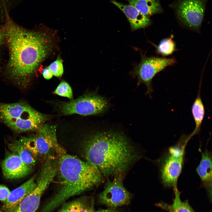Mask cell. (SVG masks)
Masks as SVG:
<instances>
[{
	"mask_svg": "<svg viewBox=\"0 0 212 212\" xmlns=\"http://www.w3.org/2000/svg\"><path fill=\"white\" fill-rule=\"evenodd\" d=\"M201 85H200L197 95L191 107L195 127L193 131L190 134L191 137L199 132L205 116V107L201 96Z\"/></svg>",
	"mask_w": 212,
	"mask_h": 212,
	"instance_id": "18",
	"label": "cell"
},
{
	"mask_svg": "<svg viewBox=\"0 0 212 212\" xmlns=\"http://www.w3.org/2000/svg\"><path fill=\"white\" fill-rule=\"evenodd\" d=\"M33 136L37 156L46 158L56 153L61 155L66 153L59 143L56 134V127L52 125L44 124L37 130Z\"/></svg>",
	"mask_w": 212,
	"mask_h": 212,
	"instance_id": "10",
	"label": "cell"
},
{
	"mask_svg": "<svg viewBox=\"0 0 212 212\" xmlns=\"http://www.w3.org/2000/svg\"><path fill=\"white\" fill-rule=\"evenodd\" d=\"M173 36L162 39L158 45L150 42L155 47L156 53L165 57L170 55L176 50V44Z\"/></svg>",
	"mask_w": 212,
	"mask_h": 212,
	"instance_id": "20",
	"label": "cell"
},
{
	"mask_svg": "<svg viewBox=\"0 0 212 212\" xmlns=\"http://www.w3.org/2000/svg\"><path fill=\"white\" fill-rule=\"evenodd\" d=\"M42 75L47 80L50 79L53 75L52 72L48 67L44 69L42 72Z\"/></svg>",
	"mask_w": 212,
	"mask_h": 212,
	"instance_id": "27",
	"label": "cell"
},
{
	"mask_svg": "<svg viewBox=\"0 0 212 212\" xmlns=\"http://www.w3.org/2000/svg\"><path fill=\"white\" fill-rule=\"evenodd\" d=\"M124 175H116L111 180L107 178L104 190L99 195L101 203L115 208L129 203L132 195L123 185Z\"/></svg>",
	"mask_w": 212,
	"mask_h": 212,
	"instance_id": "9",
	"label": "cell"
},
{
	"mask_svg": "<svg viewBox=\"0 0 212 212\" xmlns=\"http://www.w3.org/2000/svg\"><path fill=\"white\" fill-rule=\"evenodd\" d=\"M55 94L62 97L72 99L73 93L72 88L66 82L63 81L61 82L54 92Z\"/></svg>",
	"mask_w": 212,
	"mask_h": 212,
	"instance_id": "23",
	"label": "cell"
},
{
	"mask_svg": "<svg viewBox=\"0 0 212 212\" xmlns=\"http://www.w3.org/2000/svg\"><path fill=\"white\" fill-rule=\"evenodd\" d=\"M48 67L53 75L56 77H60L63 74V65L62 61L59 59H57L51 63Z\"/></svg>",
	"mask_w": 212,
	"mask_h": 212,
	"instance_id": "24",
	"label": "cell"
},
{
	"mask_svg": "<svg viewBox=\"0 0 212 212\" xmlns=\"http://www.w3.org/2000/svg\"><path fill=\"white\" fill-rule=\"evenodd\" d=\"M57 173L60 187L39 212H52L67 200L98 185L103 176L93 165L66 153L58 160Z\"/></svg>",
	"mask_w": 212,
	"mask_h": 212,
	"instance_id": "3",
	"label": "cell"
},
{
	"mask_svg": "<svg viewBox=\"0 0 212 212\" xmlns=\"http://www.w3.org/2000/svg\"><path fill=\"white\" fill-rule=\"evenodd\" d=\"M35 175L18 187L10 191L0 212H13L22 200L36 187Z\"/></svg>",
	"mask_w": 212,
	"mask_h": 212,
	"instance_id": "13",
	"label": "cell"
},
{
	"mask_svg": "<svg viewBox=\"0 0 212 212\" xmlns=\"http://www.w3.org/2000/svg\"><path fill=\"white\" fill-rule=\"evenodd\" d=\"M24 0H0V19L3 21L6 13L10 14L11 11L20 5Z\"/></svg>",
	"mask_w": 212,
	"mask_h": 212,
	"instance_id": "21",
	"label": "cell"
},
{
	"mask_svg": "<svg viewBox=\"0 0 212 212\" xmlns=\"http://www.w3.org/2000/svg\"><path fill=\"white\" fill-rule=\"evenodd\" d=\"M82 199H77L65 203L58 212H80L85 203Z\"/></svg>",
	"mask_w": 212,
	"mask_h": 212,
	"instance_id": "22",
	"label": "cell"
},
{
	"mask_svg": "<svg viewBox=\"0 0 212 212\" xmlns=\"http://www.w3.org/2000/svg\"><path fill=\"white\" fill-rule=\"evenodd\" d=\"M191 138L183 135L175 145L170 147L156 162L160 180L164 186L177 187V182L184 165L185 149Z\"/></svg>",
	"mask_w": 212,
	"mask_h": 212,
	"instance_id": "5",
	"label": "cell"
},
{
	"mask_svg": "<svg viewBox=\"0 0 212 212\" xmlns=\"http://www.w3.org/2000/svg\"><path fill=\"white\" fill-rule=\"evenodd\" d=\"M38 177L36 187L13 212H35L37 210L42 193L52 181L51 176L47 173H41Z\"/></svg>",
	"mask_w": 212,
	"mask_h": 212,
	"instance_id": "11",
	"label": "cell"
},
{
	"mask_svg": "<svg viewBox=\"0 0 212 212\" xmlns=\"http://www.w3.org/2000/svg\"><path fill=\"white\" fill-rule=\"evenodd\" d=\"M94 203L93 199H92L90 203L85 204L80 212H94Z\"/></svg>",
	"mask_w": 212,
	"mask_h": 212,
	"instance_id": "26",
	"label": "cell"
},
{
	"mask_svg": "<svg viewBox=\"0 0 212 212\" xmlns=\"http://www.w3.org/2000/svg\"><path fill=\"white\" fill-rule=\"evenodd\" d=\"M8 146L11 151L17 154L27 165L31 167L35 165L37 158L21 138L9 143Z\"/></svg>",
	"mask_w": 212,
	"mask_h": 212,
	"instance_id": "17",
	"label": "cell"
},
{
	"mask_svg": "<svg viewBox=\"0 0 212 212\" xmlns=\"http://www.w3.org/2000/svg\"><path fill=\"white\" fill-rule=\"evenodd\" d=\"M111 2L124 14L129 22L132 31L147 27L152 24L150 17L142 14L133 6L115 0H112Z\"/></svg>",
	"mask_w": 212,
	"mask_h": 212,
	"instance_id": "14",
	"label": "cell"
},
{
	"mask_svg": "<svg viewBox=\"0 0 212 212\" xmlns=\"http://www.w3.org/2000/svg\"><path fill=\"white\" fill-rule=\"evenodd\" d=\"M175 197L172 205L159 203L158 206L170 212H194L193 210L186 201L182 202L180 198V193L177 187L173 188Z\"/></svg>",
	"mask_w": 212,
	"mask_h": 212,
	"instance_id": "19",
	"label": "cell"
},
{
	"mask_svg": "<svg viewBox=\"0 0 212 212\" xmlns=\"http://www.w3.org/2000/svg\"><path fill=\"white\" fill-rule=\"evenodd\" d=\"M109 106L106 98L91 93L76 100L63 102L59 105V107L64 115L77 114L88 116L103 113L108 109Z\"/></svg>",
	"mask_w": 212,
	"mask_h": 212,
	"instance_id": "8",
	"label": "cell"
},
{
	"mask_svg": "<svg viewBox=\"0 0 212 212\" xmlns=\"http://www.w3.org/2000/svg\"><path fill=\"white\" fill-rule=\"evenodd\" d=\"M4 41V34L1 28L0 29V51L3 43ZM1 69L0 68V71Z\"/></svg>",
	"mask_w": 212,
	"mask_h": 212,
	"instance_id": "29",
	"label": "cell"
},
{
	"mask_svg": "<svg viewBox=\"0 0 212 212\" xmlns=\"http://www.w3.org/2000/svg\"><path fill=\"white\" fill-rule=\"evenodd\" d=\"M94 212H118L115 208H109L106 209L99 210Z\"/></svg>",
	"mask_w": 212,
	"mask_h": 212,
	"instance_id": "28",
	"label": "cell"
},
{
	"mask_svg": "<svg viewBox=\"0 0 212 212\" xmlns=\"http://www.w3.org/2000/svg\"><path fill=\"white\" fill-rule=\"evenodd\" d=\"M208 0H174L170 7L175 12L179 23L198 32L203 21Z\"/></svg>",
	"mask_w": 212,
	"mask_h": 212,
	"instance_id": "6",
	"label": "cell"
},
{
	"mask_svg": "<svg viewBox=\"0 0 212 212\" xmlns=\"http://www.w3.org/2000/svg\"><path fill=\"white\" fill-rule=\"evenodd\" d=\"M176 62L174 57H148L142 54L140 62L134 66L130 74L137 78L138 85L143 84L145 85L146 94L150 96L153 91L152 81L154 77L166 67L173 65Z\"/></svg>",
	"mask_w": 212,
	"mask_h": 212,
	"instance_id": "7",
	"label": "cell"
},
{
	"mask_svg": "<svg viewBox=\"0 0 212 212\" xmlns=\"http://www.w3.org/2000/svg\"><path fill=\"white\" fill-rule=\"evenodd\" d=\"M144 15L150 17L163 12L160 0H126Z\"/></svg>",
	"mask_w": 212,
	"mask_h": 212,
	"instance_id": "16",
	"label": "cell"
},
{
	"mask_svg": "<svg viewBox=\"0 0 212 212\" xmlns=\"http://www.w3.org/2000/svg\"><path fill=\"white\" fill-rule=\"evenodd\" d=\"M10 191L5 186L0 184V200L4 203L7 200Z\"/></svg>",
	"mask_w": 212,
	"mask_h": 212,
	"instance_id": "25",
	"label": "cell"
},
{
	"mask_svg": "<svg viewBox=\"0 0 212 212\" xmlns=\"http://www.w3.org/2000/svg\"><path fill=\"white\" fill-rule=\"evenodd\" d=\"M201 158L196 169L201 184L211 196L212 191V153L207 149L203 152L200 149Z\"/></svg>",
	"mask_w": 212,
	"mask_h": 212,
	"instance_id": "15",
	"label": "cell"
},
{
	"mask_svg": "<svg viewBox=\"0 0 212 212\" xmlns=\"http://www.w3.org/2000/svg\"><path fill=\"white\" fill-rule=\"evenodd\" d=\"M47 119L26 102L0 103V122L15 132L37 130Z\"/></svg>",
	"mask_w": 212,
	"mask_h": 212,
	"instance_id": "4",
	"label": "cell"
},
{
	"mask_svg": "<svg viewBox=\"0 0 212 212\" xmlns=\"http://www.w3.org/2000/svg\"><path fill=\"white\" fill-rule=\"evenodd\" d=\"M32 167L26 164L17 154L13 153L8 154L1 164L4 175L8 179L24 177L31 172Z\"/></svg>",
	"mask_w": 212,
	"mask_h": 212,
	"instance_id": "12",
	"label": "cell"
},
{
	"mask_svg": "<svg viewBox=\"0 0 212 212\" xmlns=\"http://www.w3.org/2000/svg\"><path fill=\"white\" fill-rule=\"evenodd\" d=\"M1 26L9 50L5 76L19 87L26 88L40 64L49 54L52 43L44 32L24 28L6 14Z\"/></svg>",
	"mask_w": 212,
	"mask_h": 212,
	"instance_id": "1",
	"label": "cell"
},
{
	"mask_svg": "<svg viewBox=\"0 0 212 212\" xmlns=\"http://www.w3.org/2000/svg\"><path fill=\"white\" fill-rule=\"evenodd\" d=\"M83 151L85 161L107 178L125 175L142 156L138 147L126 134L111 129L90 134L84 142Z\"/></svg>",
	"mask_w": 212,
	"mask_h": 212,
	"instance_id": "2",
	"label": "cell"
}]
</instances>
